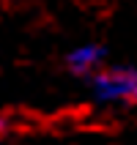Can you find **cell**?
<instances>
[{"instance_id": "obj_1", "label": "cell", "mask_w": 137, "mask_h": 145, "mask_svg": "<svg viewBox=\"0 0 137 145\" xmlns=\"http://www.w3.org/2000/svg\"><path fill=\"white\" fill-rule=\"evenodd\" d=\"M88 96L104 110H137V66L107 63L88 80Z\"/></svg>"}, {"instance_id": "obj_2", "label": "cell", "mask_w": 137, "mask_h": 145, "mask_svg": "<svg viewBox=\"0 0 137 145\" xmlns=\"http://www.w3.org/2000/svg\"><path fill=\"white\" fill-rule=\"evenodd\" d=\"M66 69L82 80H90L93 74H99L107 66V47L99 44V41H82V44H74L69 52H66Z\"/></svg>"}, {"instance_id": "obj_3", "label": "cell", "mask_w": 137, "mask_h": 145, "mask_svg": "<svg viewBox=\"0 0 137 145\" xmlns=\"http://www.w3.org/2000/svg\"><path fill=\"white\" fill-rule=\"evenodd\" d=\"M8 129H11V118H8V115H0V137H3Z\"/></svg>"}]
</instances>
